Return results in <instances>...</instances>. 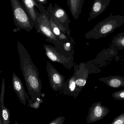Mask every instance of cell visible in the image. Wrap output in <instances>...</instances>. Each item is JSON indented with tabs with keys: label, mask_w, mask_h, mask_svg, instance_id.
<instances>
[{
	"label": "cell",
	"mask_w": 124,
	"mask_h": 124,
	"mask_svg": "<svg viewBox=\"0 0 124 124\" xmlns=\"http://www.w3.org/2000/svg\"><path fill=\"white\" fill-rule=\"evenodd\" d=\"M17 48L20 58L21 70L28 93L31 99L29 101L28 106H30L34 101L40 99L42 83L37 68L32 62L26 49L19 41L17 42Z\"/></svg>",
	"instance_id": "6da1fadb"
},
{
	"label": "cell",
	"mask_w": 124,
	"mask_h": 124,
	"mask_svg": "<svg viewBox=\"0 0 124 124\" xmlns=\"http://www.w3.org/2000/svg\"><path fill=\"white\" fill-rule=\"evenodd\" d=\"M65 117L60 116L51 121L49 123L50 124H62L65 120Z\"/></svg>",
	"instance_id": "603a6c76"
},
{
	"label": "cell",
	"mask_w": 124,
	"mask_h": 124,
	"mask_svg": "<svg viewBox=\"0 0 124 124\" xmlns=\"http://www.w3.org/2000/svg\"><path fill=\"white\" fill-rule=\"evenodd\" d=\"M111 0H94L88 22L103 13L109 5Z\"/></svg>",
	"instance_id": "4fadbf2b"
},
{
	"label": "cell",
	"mask_w": 124,
	"mask_h": 124,
	"mask_svg": "<svg viewBox=\"0 0 124 124\" xmlns=\"http://www.w3.org/2000/svg\"><path fill=\"white\" fill-rule=\"evenodd\" d=\"M5 78L3 79L2 81V88H1V94L0 97V109L2 108L4 106V96H5Z\"/></svg>",
	"instance_id": "ffe728a7"
},
{
	"label": "cell",
	"mask_w": 124,
	"mask_h": 124,
	"mask_svg": "<svg viewBox=\"0 0 124 124\" xmlns=\"http://www.w3.org/2000/svg\"><path fill=\"white\" fill-rule=\"evenodd\" d=\"M85 0H67V4L72 16L75 20L79 18Z\"/></svg>",
	"instance_id": "e0dca14e"
},
{
	"label": "cell",
	"mask_w": 124,
	"mask_h": 124,
	"mask_svg": "<svg viewBox=\"0 0 124 124\" xmlns=\"http://www.w3.org/2000/svg\"><path fill=\"white\" fill-rule=\"evenodd\" d=\"M111 124H124V112L115 118Z\"/></svg>",
	"instance_id": "7402d4cb"
},
{
	"label": "cell",
	"mask_w": 124,
	"mask_h": 124,
	"mask_svg": "<svg viewBox=\"0 0 124 124\" xmlns=\"http://www.w3.org/2000/svg\"><path fill=\"white\" fill-rule=\"evenodd\" d=\"M12 85L14 91L16 93L17 96L21 103L26 106L27 100L30 101L27 93L26 92L20 78L14 72L12 77Z\"/></svg>",
	"instance_id": "9c48e42d"
},
{
	"label": "cell",
	"mask_w": 124,
	"mask_h": 124,
	"mask_svg": "<svg viewBox=\"0 0 124 124\" xmlns=\"http://www.w3.org/2000/svg\"><path fill=\"white\" fill-rule=\"evenodd\" d=\"M74 41L71 37L70 39L66 42H58L55 45V48L59 53L63 54L68 58L74 59Z\"/></svg>",
	"instance_id": "7c38bea8"
},
{
	"label": "cell",
	"mask_w": 124,
	"mask_h": 124,
	"mask_svg": "<svg viewBox=\"0 0 124 124\" xmlns=\"http://www.w3.org/2000/svg\"><path fill=\"white\" fill-rule=\"evenodd\" d=\"M101 101L96 102L90 107L86 119L87 123H92L100 120L108 114L109 109L101 105Z\"/></svg>",
	"instance_id": "ba28073f"
},
{
	"label": "cell",
	"mask_w": 124,
	"mask_h": 124,
	"mask_svg": "<svg viewBox=\"0 0 124 124\" xmlns=\"http://www.w3.org/2000/svg\"><path fill=\"white\" fill-rule=\"evenodd\" d=\"M47 10L51 15L56 23L63 29L70 38L69 24L71 23L69 16L64 9L55 4L53 6L51 3L47 8Z\"/></svg>",
	"instance_id": "277c9868"
},
{
	"label": "cell",
	"mask_w": 124,
	"mask_h": 124,
	"mask_svg": "<svg viewBox=\"0 0 124 124\" xmlns=\"http://www.w3.org/2000/svg\"><path fill=\"white\" fill-rule=\"evenodd\" d=\"M35 0L38 3L43 5L47 4V0Z\"/></svg>",
	"instance_id": "cb8c5ba5"
},
{
	"label": "cell",
	"mask_w": 124,
	"mask_h": 124,
	"mask_svg": "<svg viewBox=\"0 0 124 124\" xmlns=\"http://www.w3.org/2000/svg\"><path fill=\"white\" fill-rule=\"evenodd\" d=\"M111 96L115 99L123 101L124 100V90L114 92L112 94Z\"/></svg>",
	"instance_id": "44dd1931"
},
{
	"label": "cell",
	"mask_w": 124,
	"mask_h": 124,
	"mask_svg": "<svg viewBox=\"0 0 124 124\" xmlns=\"http://www.w3.org/2000/svg\"><path fill=\"white\" fill-rule=\"evenodd\" d=\"M23 7L26 10L37 32L38 31V24L37 19L40 14L37 8L35 0H21Z\"/></svg>",
	"instance_id": "30bf717a"
},
{
	"label": "cell",
	"mask_w": 124,
	"mask_h": 124,
	"mask_svg": "<svg viewBox=\"0 0 124 124\" xmlns=\"http://www.w3.org/2000/svg\"><path fill=\"white\" fill-rule=\"evenodd\" d=\"M46 15L48 17L51 27L54 33L57 37L59 42H63L69 40L70 38H69L68 35L64 32L63 29L55 22L53 18L49 12Z\"/></svg>",
	"instance_id": "5bb4252c"
},
{
	"label": "cell",
	"mask_w": 124,
	"mask_h": 124,
	"mask_svg": "<svg viewBox=\"0 0 124 124\" xmlns=\"http://www.w3.org/2000/svg\"><path fill=\"white\" fill-rule=\"evenodd\" d=\"M12 7L14 22L18 31L21 30L30 32L34 25L29 14L19 0H10Z\"/></svg>",
	"instance_id": "3957f363"
},
{
	"label": "cell",
	"mask_w": 124,
	"mask_h": 124,
	"mask_svg": "<svg viewBox=\"0 0 124 124\" xmlns=\"http://www.w3.org/2000/svg\"><path fill=\"white\" fill-rule=\"evenodd\" d=\"M76 73H74L73 75L68 79L65 82L64 87L63 89V94L67 95L73 96L75 98L79 95L80 91L78 88L75 83Z\"/></svg>",
	"instance_id": "9a60e30c"
},
{
	"label": "cell",
	"mask_w": 124,
	"mask_h": 124,
	"mask_svg": "<svg viewBox=\"0 0 124 124\" xmlns=\"http://www.w3.org/2000/svg\"><path fill=\"white\" fill-rule=\"evenodd\" d=\"M112 45L120 50H124V32H120L114 37Z\"/></svg>",
	"instance_id": "ac0fdd59"
},
{
	"label": "cell",
	"mask_w": 124,
	"mask_h": 124,
	"mask_svg": "<svg viewBox=\"0 0 124 124\" xmlns=\"http://www.w3.org/2000/svg\"><path fill=\"white\" fill-rule=\"evenodd\" d=\"M45 54L49 59L53 62L61 64L66 69L70 70L74 66V59L68 58L58 52L55 47L48 45H43Z\"/></svg>",
	"instance_id": "8992f818"
},
{
	"label": "cell",
	"mask_w": 124,
	"mask_h": 124,
	"mask_svg": "<svg viewBox=\"0 0 124 124\" xmlns=\"http://www.w3.org/2000/svg\"><path fill=\"white\" fill-rule=\"evenodd\" d=\"M124 23V16H110L98 23L91 30L85 35L87 39H98L113 33Z\"/></svg>",
	"instance_id": "7a4b0ae2"
},
{
	"label": "cell",
	"mask_w": 124,
	"mask_h": 124,
	"mask_svg": "<svg viewBox=\"0 0 124 124\" xmlns=\"http://www.w3.org/2000/svg\"><path fill=\"white\" fill-rule=\"evenodd\" d=\"M46 69L50 85L53 90L57 92L63 89L65 78L48 61L46 62Z\"/></svg>",
	"instance_id": "52a82bcc"
},
{
	"label": "cell",
	"mask_w": 124,
	"mask_h": 124,
	"mask_svg": "<svg viewBox=\"0 0 124 124\" xmlns=\"http://www.w3.org/2000/svg\"><path fill=\"white\" fill-rule=\"evenodd\" d=\"M0 121L3 124H10V111L5 105L0 109Z\"/></svg>",
	"instance_id": "d6986e66"
},
{
	"label": "cell",
	"mask_w": 124,
	"mask_h": 124,
	"mask_svg": "<svg viewBox=\"0 0 124 124\" xmlns=\"http://www.w3.org/2000/svg\"><path fill=\"white\" fill-rule=\"evenodd\" d=\"M99 80L106 84L109 87L114 88L124 87V77L120 76H110L101 78Z\"/></svg>",
	"instance_id": "2e32d148"
},
{
	"label": "cell",
	"mask_w": 124,
	"mask_h": 124,
	"mask_svg": "<svg viewBox=\"0 0 124 124\" xmlns=\"http://www.w3.org/2000/svg\"><path fill=\"white\" fill-rule=\"evenodd\" d=\"M74 71L76 73V85L78 88L81 91L87 82L89 71L86 69L85 64L83 63H81L79 65L75 66Z\"/></svg>",
	"instance_id": "8fae6325"
},
{
	"label": "cell",
	"mask_w": 124,
	"mask_h": 124,
	"mask_svg": "<svg viewBox=\"0 0 124 124\" xmlns=\"http://www.w3.org/2000/svg\"><path fill=\"white\" fill-rule=\"evenodd\" d=\"M38 24V33L42 34L46 38V41L54 45L59 41L57 37L54 33L50 24L48 17L45 14L40 13L37 19Z\"/></svg>",
	"instance_id": "5b68a950"
}]
</instances>
